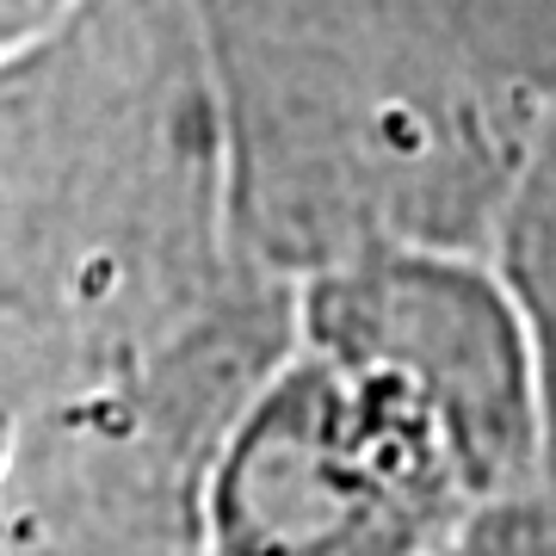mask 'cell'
I'll return each mask as SVG.
<instances>
[{
  "label": "cell",
  "mask_w": 556,
  "mask_h": 556,
  "mask_svg": "<svg viewBox=\"0 0 556 556\" xmlns=\"http://www.w3.org/2000/svg\"><path fill=\"white\" fill-rule=\"evenodd\" d=\"M291 340L285 278L124 378L0 328V556H211L217 452Z\"/></svg>",
  "instance_id": "277c9868"
},
{
  "label": "cell",
  "mask_w": 556,
  "mask_h": 556,
  "mask_svg": "<svg viewBox=\"0 0 556 556\" xmlns=\"http://www.w3.org/2000/svg\"><path fill=\"white\" fill-rule=\"evenodd\" d=\"M482 68L526 105H556V0H439Z\"/></svg>",
  "instance_id": "8992f818"
},
{
  "label": "cell",
  "mask_w": 556,
  "mask_h": 556,
  "mask_svg": "<svg viewBox=\"0 0 556 556\" xmlns=\"http://www.w3.org/2000/svg\"><path fill=\"white\" fill-rule=\"evenodd\" d=\"M532 495L544 402L495 260L378 254L298 285V340L217 452L211 556H445Z\"/></svg>",
  "instance_id": "6da1fadb"
},
{
  "label": "cell",
  "mask_w": 556,
  "mask_h": 556,
  "mask_svg": "<svg viewBox=\"0 0 556 556\" xmlns=\"http://www.w3.org/2000/svg\"><path fill=\"white\" fill-rule=\"evenodd\" d=\"M273 278L241 241L199 0H75L0 62L7 334L124 378Z\"/></svg>",
  "instance_id": "7a4b0ae2"
},
{
  "label": "cell",
  "mask_w": 556,
  "mask_h": 556,
  "mask_svg": "<svg viewBox=\"0 0 556 556\" xmlns=\"http://www.w3.org/2000/svg\"><path fill=\"white\" fill-rule=\"evenodd\" d=\"M241 241L309 285L378 254H495L538 105L439 0H199Z\"/></svg>",
  "instance_id": "3957f363"
},
{
  "label": "cell",
  "mask_w": 556,
  "mask_h": 556,
  "mask_svg": "<svg viewBox=\"0 0 556 556\" xmlns=\"http://www.w3.org/2000/svg\"><path fill=\"white\" fill-rule=\"evenodd\" d=\"M495 273L514 298L538 365V402H544V464L556 495V105L538 118L526 161H519L514 199L495 229Z\"/></svg>",
  "instance_id": "5b68a950"
},
{
  "label": "cell",
  "mask_w": 556,
  "mask_h": 556,
  "mask_svg": "<svg viewBox=\"0 0 556 556\" xmlns=\"http://www.w3.org/2000/svg\"><path fill=\"white\" fill-rule=\"evenodd\" d=\"M68 7L75 0H0V62L13 56V50H25L38 31H50Z\"/></svg>",
  "instance_id": "ba28073f"
},
{
  "label": "cell",
  "mask_w": 556,
  "mask_h": 556,
  "mask_svg": "<svg viewBox=\"0 0 556 556\" xmlns=\"http://www.w3.org/2000/svg\"><path fill=\"white\" fill-rule=\"evenodd\" d=\"M445 556H556V495H532L482 514Z\"/></svg>",
  "instance_id": "52a82bcc"
}]
</instances>
